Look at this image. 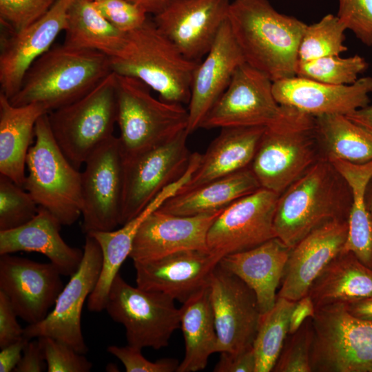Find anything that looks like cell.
Here are the masks:
<instances>
[{"mask_svg": "<svg viewBox=\"0 0 372 372\" xmlns=\"http://www.w3.org/2000/svg\"><path fill=\"white\" fill-rule=\"evenodd\" d=\"M312 329V371L372 372V320L335 303L316 309Z\"/></svg>", "mask_w": 372, "mask_h": 372, "instance_id": "9", "label": "cell"}, {"mask_svg": "<svg viewBox=\"0 0 372 372\" xmlns=\"http://www.w3.org/2000/svg\"><path fill=\"white\" fill-rule=\"evenodd\" d=\"M48 113V109L42 103L13 105L0 92V174L20 186L25 179L26 158L35 125Z\"/></svg>", "mask_w": 372, "mask_h": 372, "instance_id": "29", "label": "cell"}, {"mask_svg": "<svg viewBox=\"0 0 372 372\" xmlns=\"http://www.w3.org/2000/svg\"><path fill=\"white\" fill-rule=\"evenodd\" d=\"M365 201L367 208L372 216V177L368 183L366 188Z\"/></svg>", "mask_w": 372, "mask_h": 372, "instance_id": "54", "label": "cell"}, {"mask_svg": "<svg viewBox=\"0 0 372 372\" xmlns=\"http://www.w3.org/2000/svg\"><path fill=\"white\" fill-rule=\"evenodd\" d=\"M348 220H331L312 230L291 249L277 296L297 302L342 250Z\"/></svg>", "mask_w": 372, "mask_h": 372, "instance_id": "23", "label": "cell"}, {"mask_svg": "<svg viewBox=\"0 0 372 372\" xmlns=\"http://www.w3.org/2000/svg\"><path fill=\"white\" fill-rule=\"evenodd\" d=\"M346 30L338 16L331 14L325 15L317 23L307 25L299 45L298 61L340 56L347 50L344 44Z\"/></svg>", "mask_w": 372, "mask_h": 372, "instance_id": "37", "label": "cell"}, {"mask_svg": "<svg viewBox=\"0 0 372 372\" xmlns=\"http://www.w3.org/2000/svg\"><path fill=\"white\" fill-rule=\"evenodd\" d=\"M222 211L178 216L155 210L140 226L130 258L142 262L183 250L207 249V232Z\"/></svg>", "mask_w": 372, "mask_h": 372, "instance_id": "21", "label": "cell"}, {"mask_svg": "<svg viewBox=\"0 0 372 372\" xmlns=\"http://www.w3.org/2000/svg\"><path fill=\"white\" fill-rule=\"evenodd\" d=\"M145 10L147 14L156 15L166 6L169 0H127Z\"/></svg>", "mask_w": 372, "mask_h": 372, "instance_id": "53", "label": "cell"}, {"mask_svg": "<svg viewBox=\"0 0 372 372\" xmlns=\"http://www.w3.org/2000/svg\"><path fill=\"white\" fill-rule=\"evenodd\" d=\"M101 14L118 30L130 32L143 25L147 13L127 0H92Z\"/></svg>", "mask_w": 372, "mask_h": 372, "instance_id": "44", "label": "cell"}, {"mask_svg": "<svg viewBox=\"0 0 372 372\" xmlns=\"http://www.w3.org/2000/svg\"><path fill=\"white\" fill-rule=\"evenodd\" d=\"M321 158L315 117L284 106L265 127L249 167L261 187L280 195Z\"/></svg>", "mask_w": 372, "mask_h": 372, "instance_id": "5", "label": "cell"}, {"mask_svg": "<svg viewBox=\"0 0 372 372\" xmlns=\"http://www.w3.org/2000/svg\"><path fill=\"white\" fill-rule=\"evenodd\" d=\"M337 16L362 43L372 46V0H338Z\"/></svg>", "mask_w": 372, "mask_h": 372, "instance_id": "43", "label": "cell"}, {"mask_svg": "<svg viewBox=\"0 0 372 372\" xmlns=\"http://www.w3.org/2000/svg\"><path fill=\"white\" fill-rule=\"evenodd\" d=\"M228 21L247 63L273 82L296 76L307 24L278 12L268 0H234Z\"/></svg>", "mask_w": 372, "mask_h": 372, "instance_id": "1", "label": "cell"}, {"mask_svg": "<svg viewBox=\"0 0 372 372\" xmlns=\"http://www.w3.org/2000/svg\"><path fill=\"white\" fill-rule=\"evenodd\" d=\"M116 76L117 124L124 157L163 144L187 131L188 110L154 98L150 88L130 76Z\"/></svg>", "mask_w": 372, "mask_h": 372, "instance_id": "8", "label": "cell"}, {"mask_svg": "<svg viewBox=\"0 0 372 372\" xmlns=\"http://www.w3.org/2000/svg\"><path fill=\"white\" fill-rule=\"evenodd\" d=\"M291 248L274 237L252 249L223 256L219 265L255 293L261 314L274 306Z\"/></svg>", "mask_w": 372, "mask_h": 372, "instance_id": "26", "label": "cell"}, {"mask_svg": "<svg viewBox=\"0 0 372 372\" xmlns=\"http://www.w3.org/2000/svg\"><path fill=\"white\" fill-rule=\"evenodd\" d=\"M64 32L65 46L98 51L110 58L120 52L126 35L101 14L92 0L72 1Z\"/></svg>", "mask_w": 372, "mask_h": 372, "instance_id": "34", "label": "cell"}, {"mask_svg": "<svg viewBox=\"0 0 372 372\" xmlns=\"http://www.w3.org/2000/svg\"><path fill=\"white\" fill-rule=\"evenodd\" d=\"M272 89L281 105L313 116H346L369 104L372 76L360 78L349 85H331L295 76L273 82Z\"/></svg>", "mask_w": 372, "mask_h": 372, "instance_id": "24", "label": "cell"}, {"mask_svg": "<svg viewBox=\"0 0 372 372\" xmlns=\"http://www.w3.org/2000/svg\"><path fill=\"white\" fill-rule=\"evenodd\" d=\"M30 340L24 336L2 349L0 352V372H10L14 370L20 362L23 349Z\"/></svg>", "mask_w": 372, "mask_h": 372, "instance_id": "49", "label": "cell"}, {"mask_svg": "<svg viewBox=\"0 0 372 372\" xmlns=\"http://www.w3.org/2000/svg\"><path fill=\"white\" fill-rule=\"evenodd\" d=\"M256 358L253 347L237 353H220L214 372H255Z\"/></svg>", "mask_w": 372, "mask_h": 372, "instance_id": "47", "label": "cell"}, {"mask_svg": "<svg viewBox=\"0 0 372 372\" xmlns=\"http://www.w3.org/2000/svg\"><path fill=\"white\" fill-rule=\"evenodd\" d=\"M17 315L7 296L0 291V348L23 337L24 329L18 323Z\"/></svg>", "mask_w": 372, "mask_h": 372, "instance_id": "46", "label": "cell"}, {"mask_svg": "<svg viewBox=\"0 0 372 372\" xmlns=\"http://www.w3.org/2000/svg\"><path fill=\"white\" fill-rule=\"evenodd\" d=\"M229 0H169L153 21L189 60L200 62L228 18Z\"/></svg>", "mask_w": 372, "mask_h": 372, "instance_id": "18", "label": "cell"}, {"mask_svg": "<svg viewBox=\"0 0 372 372\" xmlns=\"http://www.w3.org/2000/svg\"><path fill=\"white\" fill-rule=\"evenodd\" d=\"M180 187V184L175 182L164 188L137 216L117 230L87 234L97 241L103 256L98 282L87 299V308L90 311L99 312L105 309L111 285L119 273L121 266L130 257L140 226L153 211L175 195Z\"/></svg>", "mask_w": 372, "mask_h": 372, "instance_id": "27", "label": "cell"}, {"mask_svg": "<svg viewBox=\"0 0 372 372\" xmlns=\"http://www.w3.org/2000/svg\"><path fill=\"white\" fill-rule=\"evenodd\" d=\"M209 289L218 353H237L252 347L262 316L254 291L219 263Z\"/></svg>", "mask_w": 372, "mask_h": 372, "instance_id": "16", "label": "cell"}, {"mask_svg": "<svg viewBox=\"0 0 372 372\" xmlns=\"http://www.w3.org/2000/svg\"><path fill=\"white\" fill-rule=\"evenodd\" d=\"M185 355L177 372L203 370L209 357L218 353V341L209 285L199 290L180 307V327Z\"/></svg>", "mask_w": 372, "mask_h": 372, "instance_id": "32", "label": "cell"}, {"mask_svg": "<svg viewBox=\"0 0 372 372\" xmlns=\"http://www.w3.org/2000/svg\"><path fill=\"white\" fill-rule=\"evenodd\" d=\"M111 72L110 57L103 53L56 46L33 63L9 100L15 106L42 103L50 112L83 97Z\"/></svg>", "mask_w": 372, "mask_h": 372, "instance_id": "3", "label": "cell"}, {"mask_svg": "<svg viewBox=\"0 0 372 372\" xmlns=\"http://www.w3.org/2000/svg\"><path fill=\"white\" fill-rule=\"evenodd\" d=\"M316 308L311 297L304 296L296 302L290 316L289 334L295 333L309 318H313Z\"/></svg>", "mask_w": 372, "mask_h": 372, "instance_id": "50", "label": "cell"}, {"mask_svg": "<svg viewBox=\"0 0 372 372\" xmlns=\"http://www.w3.org/2000/svg\"><path fill=\"white\" fill-rule=\"evenodd\" d=\"M124 155L112 136L85 161L82 172V228L87 234L121 225L124 190Z\"/></svg>", "mask_w": 372, "mask_h": 372, "instance_id": "12", "label": "cell"}, {"mask_svg": "<svg viewBox=\"0 0 372 372\" xmlns=\"http://www.w3.org/2000/svg\"><path fill=\"white\" fill-rule=\"evenodd\" d=\"M272 85L266 74L244 63L204 118L200 128L269 125L284 110L273 96Z\"/></svg>", "mask_w": 372, "mask_h": 372, "instance_id": "14", "label": "cell"}, {"mask_svg": "<svg viewBox=\"0 0 372 372\" xmlns=\"http://www.w3.org/2000/svg\"><path fill=\"white\" fill-rule=\"evenodd\" d=\"M61 273L50 262L3 254L0 256V291L17 316L29 324L42 321L64 286Z\"/></svg>", "mask_w": 372, "mask_h": 372, "instance_id": "17", "label": "cell"}, {"mask_svg": "<svg viewBox=\"0 0 372 372\" xmlns=\"http://www.w3.org/2000/svg\"><path fill=\"white\" fill-rule=\"evenodd\" d=\"M296 304L277 296L272 309L262 314L253 343L255 372L272 371L289 335L290 316Z\"/></svg>", "mask_w": 372, "mask_h": 372, "instance_id": "36", "label": "cell"}, {"mask_svg": "<svg viewBox=\"0 0 372 372\" xmlns=\"http://www.w3.org/2000/svg\"><path fill=\"white\" fill-rule=\"evenodd\" d=\"M183 131L172 139L124 157V190L121 225L137 216L164 188L186 172L192 154Z\"/></svg>", "mask_w": 372, "mask_h": 372, "instance_id": "11", "label": "cell"}, {"mask_svg": "<svg viewBox=\"0 0 372 372\" xmlns=\"http://www.w3.org/2000/svg\"><path fill=\"white\" fill-rule=\"evenodd\" d=\"M289 336L272 371L312 372V318H307L295 333L289 334Z\"/></svg>", "mask_w": 372, "mask_h": 372, "instance_id": "40", "label": "cell"}, {"mask_svg": "<svg viewBox=\"0 0 372 372\" xmlns=\"http://www.w3.org/2000/svg\"><path fill=\"white\" fill-rule=\"evenodd\" d=\"M323 158L362 164L372 161V132L345 115L314 116Z\"/></svg>", "mask_w": 372, "mask_h": 372, "instance_id": "35", "label": "cell"}, {"mask_svg": "<svg viewBox=\"0 0 372 372\" xmlns=\"http://www.w3.org/2000/svg\"><path fill=\"white\" fill-rule=\"evenodd\" d=\"M278 196L260 187L223 209L207 232V249L222 258L276 237L273 219Z\"/></svg>", "mask_w": 372, "mask_h": 372, "instance_id": "15", "label": "cell"}, {"mask_svg": "<svg viewBox=\"0 0 372 372\" xmlns=\"http://www.w3.org/2000/svg\"><path fill=\"white\" fill-rule=\"evenodd\" d=\"M244 63V56L227 18L193 75L187 109L189 135L200 128L204 118L225 91L236 70Z\"/></svg>", "mask_w": 372, "mask_h": 372, "instance_id": "22", "label": "cell"}, {"mask_svg": "<svg viewBox=\"0 0 372 372\" xmlns=\"http://www.w3.org/2000/svg\"><path fill=\"white\" fill-rule=\"evenodd\" d=\"M48 372H88L92 364L68 344L50 337L38 338Z\"/></svg>", "mask_w": 372, "mask_h": 372, "instance_id": "42", "label": "cell"}, {"mask_svg": "<svg viewBox=\"0 0 372 372\" xmlns=\"http://www.w3.org/2000/svg\"><path fill=\"white\" fill-rule=\"evenodd\" d=\"M261 187L250 167L214 179L169 198L158 209L178 216H197L222 211Z\"/></svg>", "mask_w": 372, "mask_h": 372, "instance_id": "30", "label": "cell"}, {"mask_svg": "<svg viewBox=\"0 0 372 372\" xmlns=\"http://www.w3.org/2000/svg\"><path fill=\"white\" fill-rule=\"evenodd\" d=\"M351 199L344 177L329 160L321 158L278 196L276 236L291 249L324 223L348 220Z\"/></svg>", "mask_w": 372, "mask_h": 372, "instance_id": "2", "label": "cell"}, {"mask_svg": "<svg viewBox=\"0 0 372 372\" xmlns=\"http://www.w3.org/2000/svg\"><path fill=\"white\" fill-rule=\"evenodd\" d=\"M307 295L316 309L372 297V269L352 252L341 251L313 281Z\"/></svg>", "mask_w": 372, "mask_h": 372, "instance_id": "31", "label": "cell"}, {"mask_svg": "<svg viewBox=\"0 0 372 372\" xmlns=\"http://www.w3.org/2000/svg\"><path fill=\"white\" fill-rule=\"evenodd\" d=\"M39 207L22 186L0 174V231L14 229L27 223L37 215Z\"/></svg>", "mask_w": 372, "mask_h": 372, "instance_id": "39", "label": "cell"}, {"mask_svg": "<svg viewBox=\"0 0 372 372\" xmlns=\"http://www.w3.org/2000/svg\"><path fill=\"white\" fill-rule=\"evenodd\" d=\"M47 370V363L39 339L30 340L14 372H42Z\"/></svg>", "mask_w": 372, "mask_h": 372, "instance_id": "48", "label": "cell"}, {"mask_svg": "<svg viewBox=\"0 0 372 372\" xmlns=\"http://www.w3.org/2000/svg\"><path fill=\"white\" fill-rule=\"evenodd\" d=\"M142 349L127 344L125 347L111 345L107 348L109 353L118 359L127 372H174L179 365L174 358H161L155 362L147 360Z\"/></svg>", "mask_w": 372, "mask_h": 372, "instance_id": "45", "label": "cell"}, {"mask_svg": "<svg viewBox=\"0 0 372 372\" xmlns=\"http://www.w3.org/2000/svg\"><path fill=\"white\" fill-rule=\"evenodd\" d=\"M56 0H0V21L8 32H19L41 18Z\"/></svg>", "mask_w": 372, "mask_h": 372, "instance_id": "41", "label": "cell"}, {"mask_svg": "<svg viewBox=\"0 0 372 372\" xmlns=\"http://www.w3.org/2000/svg\"><path fill=\"white\" fill-rule=\"evenodd\" d=\"M329 161L344 177L351 192L348 234L342 251L352 252L372 269V216L365 201L366 188L372 177V161L362 164Z\"/></svg>", "mask_w": 372, "mask_h": 372, "instance_id": "33", "label": "cell"}, {"mask_svg": "<svg viewBox=\"0 0 372 372\" xmlns=\"http://www.w3.org/2000/svg\"><path fill=\"white\" fill-rule=\"evenodd\" d=\"M174 301L163 293L130 285L118 273L105 309L125 327L127 344L158 350L167 347L180 327V308Z\"/></svg>", "mask_w": 372, "mask_h": 372, "instance_id": "10", "label": "cell"}, {"mask_svg": "<svg viewBox=\"0 0 372 372\" xmlns=\"http://www.w3.org/2000/svg\"><path fill=\"white\" fill-rule=\"evenodd\" d=\"M265 129V127L222 128L206 152L201 154L196 169L178 192L249 167Z\"/></svg>", "mask_w": 372, "mask_h": 372, "instance_id": "28", "label": "cell"}, {"mask_svg": "<svg viewBox=\"0 0 372 372\" xmlns=\"http://www.w3.org/2000/svg\"><path fill=\"white\" fill-rule=\"evenodd\" d=\"M102 262L99 243L86 234L83 257L79 269L64 286L52 310L42 321L28 324L24 329L23 336L28 340L50 337L85 354L88 347L82 333L81 312L98 282Z\"/></svg>", "mask_w": 372, "mask_h": 372, "instance_id": "13", "label": "cell"}, {"mask_svg": "<svg viewBox=\"0 0 372 372\" xmlns=\"http://www.w3.org/2000/svg\"><path fill=\"white\" fill-rule=\"evenodd\" d=\"M199 62L187 59L153 21L126 33L120 52L110 58L112 71L137 79L161 99L189 103L191 85Z\"/></svg>", "mask_w": 372, "mask_h": 372, "instance_id": "4", "label": "cell"}, {"mask_svg": "<svg viewBox=\"0 0 372 372\" xmlns=\"http://www.w3.org/2000/svg\"><path fill=\"white\" fill-rule=\"evenodd\" d=\"M48 116L56 143L79 169L114 136L118 116L116 74L111 72L85 96Z\"/></svg>", "mask_w": 372, "mask_h": 372, "instance_id": "7", "label": "cell"}, {"mask_svg": "<svg viewBox=\"0 0 372 372\" xmlns=\"http://www.w3.org/2000/svg\"><path fill=\"white\" fill-rule=\"evenodd\" d=\"M346 116L372 132V105L369 104Z\"/></svg>", "mask_w": 372, "mask_h": 372, "instance_id": "52", "label": "cell"}, {"mask_svg": "<svg viewBox=\"0 0 372 372\" xmlns=\"http://www.w3.org/2000/svg\"><path fill=\"white\" fill-rule=\"evenodd\" d=\"M220 258L208 249H188L142 262H134L136 286L163 293L185 302L209 285Z\"/></svg>", "mask_w": 372, "mask_h": 372, "instance_id": "20", "label": "cell"}, {"mask_svg": "<svg viewBox=\"0 0 372 372\" xmlns=\"http://www.w3.org/2000/svg\"><path fill=\"white\" fill-rule=\"evenodd\" d=\"M48 114L35 125L36 139L27 155L23 187L39 207L49 211L61 225L70 226L82 215V172L56 143Z\"/></svg>", "mask_w": 372, "mask_h": 372, "instance_id": "6", "label": "cell"}, {"mask_svg": "<svg viewBox=\"0 0 372 372\" xmlns=\"http://www.w3.org/2000/svg\"><path fill=\"white\" fill-rule=\"evenodd\" d=\"M61 224L39 207L37 215L19 227L0 231V256L18 251L45 256L62 276H71L79 269L83 250L68 245L60 234Z\"/></svg>", "mask_w": 372, "mask_h": 372, "instance_id": "25", "label": "cell"}, {"mask_svg": "<svg viewBox=\"0 0 372 372\" xmlns=\"http://www.w3.org/2000/svg\"><path fill=\"white\" fill-rule=\"evenodd\" d=\"M368 68L364 57L355 54L342 58L329 56L311 61H298L296 76L331 85H349Z\"/></svg>", "mask_w": 372, "mask_h": 372, "instance_id": "38", "label": "cell"}, {"mask_svg": "<svg viewBox=\"0 0 372 372\" xmlns=\"http://www.w3.org/2000/svg\"><path fill=\"white\" fill-rule=\"evenodd\" d=\"M73 0H56L39 20L1 37L0 52L1 93L11 99L20 89L33 63L51 48L64 31L68 8Z\"/></svg>", "mask_w": 372, "mask_h": 372, "instance_id": "19", "label": "cell"}, {"mask_svg": "<svg viewBox=\"0 0 372 372\" xmlns=\"http://www.w3.org/2000/svg\"><path fill=\"white\" fill-rule=\"evenodd\" d=\"M343 304L352 316L362 320H372V297Z\"/></svg>", "mask_w": 372, "mask_h": 372, "instance_id": "51", "label": "cell"}]
</instances>
